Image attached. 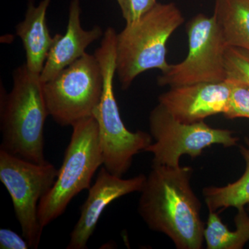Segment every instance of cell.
Wrapping results in <instances>:
<instances>
[{"label": "cell", "mask_w": 249, "mask_h": 249, "mask_svg": "<svg viewBox=\"0 0 249 249\" xmlns=\"http://www.w3.org/2000/svg\"><path fill=\"white\" fill-rule=\"evenodd\" d=\"M193 169L152 164L141 193L139 213L147 227L169 237L178 249H200L206 224L192 188Z\"/></svg>", "instance_id": "obj_1"}, {"label": "cell", "mask_w": 249, "mask_h": 249, "mask_svg": "<svg viewBox=\"0 0 249 249\" xmlns=\"http://www.w3.org/2000/svg\"><path fill=\"white\" fill-rule=\"evenodd\" d=\"M49 115L40 74L25 63L13 73V88L1 95V148L33 163H47L44 154V125Z\"/></svg>", "instance_id": "obj_2"}, {"label": "cell", "mask_w": 249, "mask_h": 249, "mask_svg": "<svg viewBox=\"0 0 249 249\" xmlns=\"http://www.w3.org/2000/svg\"><path fill=\"white\" fill-rule=\"evenodd\" d=\"M183 22L182 13L175 3L157 2L138 19L126 23L116 36V73L123 89H128L143 72L168 71L167 42Z\"/></svg>", "instance_id": "obj_3"}, {"label": "cell", "mask_w": 249, "mask_h": 249, "mask_svg": "<svg viewBox=\"0 0 249 249\" xmlns=\"http://www.w3.org/2000/svg\"><path fill=\"white\" fill-rule=\"evenodd\" d=\"M116 34L108 27L94 55L102 69L103 90L101 101L93 112L97 121L103 165L107 171L122 178L128 171L134 156L145 151L152 142L151 134L126 128L114 95L116 70Z\"/></svg>", "instance_id": "obj_4"}, {"label": "cell", "mask_w": 249, "mask_h": 249, "mask_svg": "<svg viewBox=\"0 0 249 249\" xmlns=\"http://www.w3.org/2000/svg\"><path fill=\"white\" fill-rule=\"evenodd\" d=\"M72 127L71 140L55 183L39 204L38 219L43 229L64 213L78 193L89 189L93 175L103 165L94 116L80 121Z\"/></svg>", "instance_id": "obj_5"}, {"label": "cell", "mask_w": 249, "mask_h": 249, "mask_svg": "<svg viewBox=\"0 0 249 249\" xmlns=\"http://www.w3.org/2000/svg\"><path fill=\"white\" fill-rule=\"evenodd\" d=\"M103 90L102 69L94 54L88 53L43 83L49 115L64 127L93 116Z\"/></svg>", "instance_id": "obj_6"}, {"label": "cell", "mask_w": 249, "mask_h": 249, "mask_svg": "<svg viewBox=\"0 0 249 249\" xmlns=\"http://www.w3.org/2000/svg\"><path fill=\"white\" fill-rule=\"evenodd\" d=\"M58 170L52 163H33L0 149V180L9 192L22 236L37 249L43 228L38 219L40 201L52 189Z\"/></svg>", "instance_id": "obj_7"}, {"label": "cell", "mask_w": 249, "mask_h": 249, "mask_svg": "<svg viewBox=\"0 0 249 249\" xmlns=\"http://www.w3.org/2000/svg\"><path fill=\"white\" fill-rule=\"evenodd\" d=\"M149 124L155 142L145 152L153 155L152 164L180 166L183 155L196 158L207 147L213 145L231 147L239 141L230 129L214 128L204 121L179 122L160 103L150 112Z\"/></svg>", "instance_id": "obj_8"}, {"label": "cell", "mask_w": 249, "mask_h": 249, "mask_svg": "<svg viewBox=\"0 0 249 249\" xmlns=\"http://www.w3.org/2000/svg\"><path fill=\"white\" fill-rule=\"evenodd\" d=\"M188 53L186 58L157 78L161 87L199 83H218L227 80L225 55L227 42L214 16L199 14L186 24Z\"/></svg>", "instance_id": "obj_9"}, {"label": "cell", "mask_w": 249, "mask_h": 249, "mask_svg": "<svg viewBox=\"0 0 249 249\" xmlns=\"http://www.w3.org/2000/svg\"><path fill=\"white\" fill-rule=\"evenodd\" d=\"M231 92L228 80L199 83L170 88L159 96L161 105L176 120L183 124L204 121L209 116L224 114Z\"/></svg>", "instance_id": "obj_10"}, {"label": "cell", "mask_w": 249, "mask_h": 249, "mask_svg": "<svg viewBox=\"0 0 249 249\" xmlns=\"http://www.w3.org/2000/svg\"><path fill=\"white\" fill-rule=\"evenodd\" d=\"M147 177L139 175L124 179L112 175L103 167L96 181L90 187L89 195L80 209L78 222L72 231L68 249L88 248V242L93 235L103 211L116 199L124 196L142 191Z\"/></svg>", "instance_id": "obj_11"}, {"label": "cell", "mask_w": 249, "mask_h": 249, "mask_svg": "<svg viewBox=\"0 0 249 249\" xmlns=\"http://www.w3.org/2000/svg\"><path fill=\"white\" fill-rule=\"evenodd\" d=\"M80 15V0H71L66 32L64 35H55V42L40 73L42 83L55 78L64 69L83 56L91 44L103 37L104 32L99 26L89 30L83 29Z\"/></svg>", "instance_id": "obj_12"}, {"label": "cell", "mask_w": 249, "mask_h": 249, "mask_svg": "<svg viewBox=\"0 0 249 249\" xmlns=\"http://www.w3.org/2000/svg\"><path fill=\"white\" fill-rule=\"evenodd\" d=\"M52 0H42L37 6L29 0L25 18L16 26V35L22 40L26 54L25 65L31 71L40 74L55 36H51L47 22V13Z\"/></svg>", "instance_id": "obj_13"}, {"label": "cell", "mask_w": 249, "mask_h": 249, "mask_svg": "<svg viewBox=\"0 0 249 249\" xmlns=\"http://www.w3.org/2000/svg\"><path fill=\"white\" fill-rule=\"evenodd\" d=\"M213 16L228 47L249 52V0H214Z\"/></svg>", "instance_id": "obj_14"}, {"label": "cell", "mask_w": 249, "mask_h": 249, "mask_svg": "<svg viewBox=\"0 0 249 249\" xmlns=\"http://www.w3.org/2000/svg\"><path fill=\"white\" fill-rule=\"evenodd\" d=\"M235 231L222 222L217 211H209L204 241L209 249H242L249 241V213L247 208L237 209Z\"/></svg>", "instance_id": "obj_15"}, {"label": "cell", "mask_w": 249, "mask_h": 249, "mask_svg": "<svg viewBox=\"0 0 249 249\" xmlns=\"http://www.w3.org/2000/svg\"><path fill=\"white\" fill-rule=\"evenodd\" d=\"M240 152L245 161V170L240 178L224 186H208L203 190V196L209 211H217L229 208L236 209L246 207L249 203V138Z\"/></svg>", "instance_id": "obj_16"}, {"label": "cell", "mask_w": 249, "mask_h": 249, "mask_svg": "<svg viewBox=\"0 0 249 249\" xmlns=\"http://www.w3.org/2000/svg\"><path fill=\"white\" fill-rule=\"evenodd\" d=\"M225 67L227 80L249 87V51L238 47H228Z\"/></svg>", "instance_id": "obj_17"}, {"label": "cell", "mask_w": 249, "mask_h": 249, "mask_svg": "<svg viewBox=\"0 0 249 249\" xmlns=\"http://www.w3.org/2000/svg\"><path fill=\"white\" fill-rule=\"evenodd\" d=\"M229 82L231 84V92L227 110L223 115L228 119H249V87L236 82Z\"/></svg>", "instance_id": "obj_18"}, {"label": "cell", "mask_w": 249, "mask_h": 249, "mask_svg": "<svg viewBox=\"0 0 249 249\" xmlns=\"http://www.w3.org/2000/svg\"><path fill=\"white\" fill-rule=\"evenodd\" d=\"M126 23L138 19L157 4V0H116Z\"/></svg>", "instance_id": "obj_19"}, {"label": "cell", "mask_w": 249, "mask_h": 249, "mask_svg": "<svg viewBox=\"0 0 249 249\" xmlns=\"http://www.w3.org/2000/svg\"><path fill=\"white\" fill-rule=\"evenodd\" d=\"M30 248L29 242L11 229H0V249H27Z\"/></svg>", "instance_id": "obj_20"}, {"label": "cell", "mask_w": 249, "mask_h": 249, "mask_svg": "<svg viewBox=\"0 0 249 249\" xmlns=\"http://www.w3.org/2000/svg\"><path fill=\"white\" fill-rule=\"evenodd\" d=\"M246 208H247V211H248V213H249V203L247 205V206H246Z\"/></svg>", "instance_id": "obj_21"}]
</instances>
